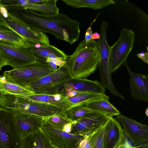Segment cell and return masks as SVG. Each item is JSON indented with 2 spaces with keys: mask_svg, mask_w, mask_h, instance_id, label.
Instances as JSON below:
<instances>
[{
  "mask_svg": "<svg viewBox=\"0 0 148 148\" xmlns=\"http://www.w3.org/2000/svg\"><path fill=\"white\" fill-rule=\"evenodd\" d=\"M8 12L27 27L42 32L49 33L71 45L79 40V23L61 13L48 16L19 5L5 6Z\"/></svg>",
  "mask_w": 148,
  "mask_h": 148,
  "instance_id": "cell-1",
  "label": "cell"
},
{
  "mask_svg": "<svg viewBox=\"0 0 148 148\" xmlns=\"http://www.w3.org/2000/svg\"><path fill=\"white\" fill-rule=\"evenodd\" d=\"M99 60L97 41L90 40L86 45L84 40L69 56L66 64L72 78L87 79L97 69Z\"/></svg>",
  "mask_w": 148,
  "mask_h": 148,
  "instance_id": "cell-2",
  "label": "cell"
},
{
  "mask_svg": "<svg viewBox=\"0 0 148 148\" xmlns=\"http://www.w3.org/2000/svg\"><path fill=\"white\" fill-rule=\"evenodd\" d=\"M0 107L8 109L34 115L46 119L65 110L53 105L28 101L20 96L5 94Z\"/></svg>",
  "mask_w": 148,
  "mask_h": 148,
  "instance_id": "cell-3",
  "label": "cell"
},
{
  "mask_svg": "<svg viewBox=\"0 0 148 148\" xmlns=\"http://www.w3.org/2000/svg\"><path fill=\"white\" fill-rule=\"evenodd\" d=\"M72 78L66 63L52 73L23 87L35 94L53 95L59 93L65 83Z\"/></svg>",
  "mask_w": 148,
  "mask_h": 148,
  "instance_id": "cell-4",
  "label": "cell"
},
{
  "mask_svg": "<svg viewBox=\"0 0 148 148\" xmlns=\"http://www.w3.org/2000/svg\"><path fill=\"white\" fill-rule=\"evenodd\" d=\"M108 23L102 21L100 26V38L97 41L99 55V68L101 83L114 96L117 95L119 92L116 88L112 81L110 65V49L106 38Z\"/></svg>",
  "mask_w": 148,
  "mask_h": 148,
  "instance_id": "cell-5",
  "label": "cell"
},
{
  "mask_svg": "<svg viewBox=\"0 0 148 148\" xmlns=\"http://www.w3.org/2000/svg\"><path fill=\"white\" fill-rule=\"evenodd\" d=\"M0 25L10 29L26 42L34 45L38 43L49 44V38L45 33L25 26L10 14L0 3Z\"/></svg>",
  "mask_w": 148,
  "mask_h": 148,
  "instance_id": "cell-6",
  "label": "cell"
},
{
  "mask_svg": "<svg viewBox=\"0 0 148 148\" xmlns=\"http://www.w3.org/2000/svg\"><path fill=\"white\" fill-rule=\"evenodd\" d=\"M13 111L0 107V148H22Z\"/></svg>",
  "mask_w": 148,
  "mask_h": 148,
  "instance_id": "cell-7",
  "label": "cell"
},
{
  "mask_svg": "<svg viewBox=\"0 0 148 148\" xmlns=\"http://www.w3.org/2000/svg\"><path fill=\"white\" fill-rule=\"evenodd\" d=\"M135 34L133 30L123 28L117 41L110 49V72L113 73L127 62L134 42Z\"/></svg>",
  "mask_w": 148,
  "mask_h": 148,
  "instance_id": "cell-8",
  "label": "cell"
},
{
  "mask_svg": "<svg viewBox=\"0 0 148 148\" xmlns=\"http://www.w3.org/2000/svg\"><path fill=\"white\" fill-rule=\"evenodd\" d=\"M54 71L47 63L39 62L32 65L3 72L9 81L23 86L52 73Z\"/></svg>",
  "mask_w": 148,
  "mask_h": 148,
  "instance_id": "cell-9",
  "label": "cell"
},
{
  "mask_svg": "<svg viewBox=\"0 0 148 148\" xmlns=\"http://www.w3.org/2000/svg\"><path fill=\"white\" fill-rule=\"evenodd\" d=\"M0 53L7 64L17 69L39 62L29 51L27 47L0 43Z\"/></svg>",
  "mask_w": 148,
  "mask_h": 148,
  "instance_id": "cell-10",
  "label": "cell"
},
{
  "mask_svg": "<svg viewBox=\"0 0 148 148\" xmlns=\"http://www.w3.org/2000/svg\"><path fill=\"white\" fill-rule=\"evenodd\" d=\"M123 132L135 145L148 143V127L121 114L116 116Z\"/></svg>",
  "mask_w": 148,
  "mask_h": 148,
  "instance_id": "cell-11",
  "label": "cell"
},
{
  "mask_svg": "<svg viewBox=\"0 0 148 148\" xmlns=\"http://www.w3.org/2000/svg\"><path fill=\"white\" fill-rule=\"evenodd\" d=\"M105 88L97 80L87 79L72 78L67 81L60 89L59 93L68 92L67 96L72 97L84 92L105 93Z\"/></svg>",
  "mask_w": 148,
  "mask_h": 148,
  "instance_id": "cell-12",
  "label": "cell"
},
{
  "mask_svg": "<svg viewBox=\"0 0 148 148\" xmlns=\"http://www.w3.org/2000/svg\"><path fill=\"white\" fill-rule=\"evenodd\" d=\"M41 129L52 145L59 148H75L84 135L74 134L56 129L45 122Z\"/></svg>",
  "mask_w": 148,
  "mask_h": 148,
  "instance_id": "cell-13",
  "label": "cell"
},
{
  "mask_svg": "<svg viewBox=\"0 0 148 148\" xmlns=\"http://www.w3.org/2000/svg\"><path fill=\"white\" fill-rule=\"evenodd\" d=\"M110 117L99 112L88 114L73 123L70 133L84 135L100 127Z\"/></svg>",
  "mask_w": 148,
  "mask_h": 148,
  "instance_id": "cell-14",
  "label": "cell"
},
{
  "mask_svg": "<svg viewBox=\"0 0 148 148\" xmlns=\"http://www.w3.org/2000/svg\"><path fill=\"white\" fill-rule=\"evenodd\" d=\"M129 76V84L131 95L135 100L148 101V76L132 71L127 61L124 65Z\"/></svg>",
  "mask_w": 148,
  "mask_h": 148,
  "instance_id": "cell-15",
  "label": "cell"
},
{
  "mask_svg": "<svg viewBox=\"0 0 148 148\" xmlns=\"http://www.w3.org/2000/svg\"><path fill=\"white\" fill-rule=\"evenodd\" d=\"M13 111L16 124L22 138L41 129L45 122V119L41 117Z\"/></svg>",
  "mask_w": 148,
  "mask_h": 148,
  "instance_id": "cell-16",
  "label": "cell"
},
{
  "mask_svg": "<svg viewBox=\"0 0 148 148\" xmlns=\"http://www.w3.org/2000/svg\"><path fill=\"white\" fill-rule=\"evenodd\" d=\"M57 0H46L44 3L32 4L27 3L25 0H1L3 6L19 5L35 11L38 12L45 16H53L58 15L59 9L56 5Z\"/></svg>",
  "mask_w": 148,
  "mask_h": 148,
  "instance_id": "cell-17",
  "label": "cell"
},
{
  "mask_svg": "<svg viewBox=\"0 0 148 148\" xmlns=\"http://www.w3.org/2000/svg\"><path fill=\"white\" fill-rule=\"evenodd\" d=\"M26 43L29 51L38 62L47 63L48 58L52 60L60 59L66 61L69 56L62 51L49 44H41L39 48H36L34 44L27 42Z\"/></svg>",
  "mask_w": 148,
  "mask_h": 148,
  "instance_id": "cell-18",
  "label": "cell"
},
{
  "mask_svg": "<svg viewBox=\"0 0 148 148\" xmlns=\"http://www.w3.org/2000/svg\"><path fill=\"white\" fill-rule=\"evenodd\" d=\"M120 123L113 117L107 121L105 136V148H115L119 143L123 133Z\"/></svg>",
  "mask_w": 148,
  "mask_h": 148,
  "instance_id": "cell-19",
  "label": "cell"
},
{
  "mask_svg": "<svg viewBox=\"0 0 148 148\" xmlns=\"http://www.w3.org/2000/svg\"><path fill=\"white\" fill-rule=\"evenodd\" d=\"M20 96L31 101L51 104L62 108L65 111L68 107L66 97L59 93L47 95L33 93Z\"/></svg>",
  "mask_w": 148,
  "mask_h": 148,
  "instance_id": "cell-20",
  "label": "cell"
},
{
  "mask_svg": "<svg viewBox=\"0 0 148 148\" xmlns=\"http://www.w3.org/2000/svg\"><path fill=\"white\" fill-rule=\"evenodd\" d=\"M52 145L41 128L22 139V148H52Z\"/></svg>",
  "mask_w": 148,
  "mask_h": 148,
  "instance_id": "cell-21",
  "label": "cell"
},
{
  "mask_svg": "<svg viewBox=\"0 0 148 148\" xmlns=\"http://www.w3.org/2000/svg\"><path fill=\"white\" fill-rule=\"evenodd\" d=\"M66 98L68 102V107L66 109L67 110L75 106H85L89 103L99 99H109V97L105 93L84 92Z\"/></svg>",
  "mask_w": 148,
  "mask_h": 148,
  "instance_id": "cell-22",
  "label": "cell"
},
{
  "mask_svg": "<svg viewBox=\"0 0 148 148\" xmlns=\"http://www.w3.org/2000/svg\"><path fill=\"white\" fill-rule=\"evenodd\" d=\"M0 43L27 47L26 42L18 34L9 28L0 25Z\"/></svg>",
  "mask_w": 148,
  "mask_h": 148,
  "instance_id": "cell-23",
  "label": "cell"
},
{
  "mask_svg": "<svg viewBox=\"0 0 148 148\" xmlns=\"http://www.w3.org/2000/svg\"><path fill=\"white\" fill-rule=\"evenodd\" d=\"M67 5L75 8H90L95 10L115 4L112 0H62Z\"/></svg>",
  "mask_w": 148,
  "mask_h": 148,
  "instance_id": "cell-24",
  "label": "cell"
},
{
  "mask_svg": "<svg viewBox=\"0 0 148 148\" xmlns=\"http://www.w3.org/2000/svg\"><path fill=\"white\" fill-rule=\"evenodd\" d=\"M109 99H99L89 103L85 106L94 111L105 113L110 117L121 114L120 112L109 101Z\"/></svg>",
  "mask_w": 148,
  "mask_h": 148,
  "instance_id": "cell-25",
  "label": "cell"
},
{
  "mask_svg": "<svg viewBox=\"0 0 148 148\" xmlns=\"http://www.w3.org/2000/svg\"><path fill=\"white\" fill-rule=\"evenodd\" d=\"M0 89L5 94L24 96L33 93L22 86L8 80L3 75L0 76Z\"/></svg>",
  "mask_w": 148,
  "mask_h": 148,
  "instance_id": "cell-26",
  "label": "cell"
},
{
  "mask_svg": "<svg viewBox=\"0 0 148 148\" xmlns=\"http://www.w3.org/2000/svg\"><path fill=\"white\" fill-rule=\"evenodd\" d=\"M45 122L54 128L62 131L66 125L73 123L64 111L58 112L46 119Z\"/></svg>",
  "mask_w": 148,
  "mask_h": 148,
  "instance_id": "cell-27",
  "label": "cell"
},
{
  "mask_svg": "<svg viewBox=\"0 0 148 148\" xmlns=\"http://www.w3.org/2000/svg\"><path fill=\"white\" fill-rule=\"evenodd\" d=\"M95 111L85 106H81L72 107L64 112L73 123L85 115Z\"/></svg>",
  "mask_w": 148,
  "mask_h": 148,
  "instance_id": "cell-28",
  "label": "cell"
},
{
  "mask_svg": "<svg viewBox=\"0 0 148 148\" xmlns=\"http://www.w3.org/2000/svg\"><path fill=\"white\" fill-rule=\"evenodd\" d=\"M107 121L94 133L90 148H105V136Z\"/></svg>",
  "mask_w": 148,
  "mask_h": 148,
  "instance_id": "cell-29",
  "label": "cell"
},
{
  "mask_svg": "<svg viewBox=\"0 0 148 148\" xmlns=\"http://www.w3.org/2000/svg\"><path fill=\"white\" fill-rule=\"evenodd\" d=\"M115 148H148V143L135 145L123 132L120 140Z\"/></svg>",
  "mask_w": 148,
  "mask_h": 148,
  "instance_id": "cell-30",
  "label": "cell"
},
{
  "mask_svg": "<svg viewBox=\"0 0 148 148\" xmlns=\"http://www.w3.org/2000/svg\"><path fill=\"white\" fill-rule=\"evenodd\" d=\"M97 130L85 135L79 140L78 145L75 148H90L93 135Z\"/></svg>",
  "mask_w": 148,
  "mask_h": 148,
  "instance_id": "cell-31",
  "label": "cell"
},
{
  "mask_svg": "<svg viewBox=\"0 0 148 148\" xmlns=\"http://www.w3.org/2000/svg\"><path fill=\"white\" fill-rule=\"evenodd\" d=\"M99 14H98L97 16L95 19L94 20L92 23H91L90 26L86 30L85 35L84 39L86 45L88 42L91 40V36L93 33L92 30L91 28V26L93 23L95 21Z\"/></svg>",
  "mask_w": 148,
  "mask_h": 148,
  "instance_id": "cell-32",
  "label": "cell"
},
{
  "mask_svg": "<svg viewBox=\"0 0 148 148\" xmlns=\"http://www.w3.org/2000/svg\"><path fill=\"white\" fill-rule=\"evenodd\" d=\"M136 56L141 59L144 63L148 64V53L144 52L138 53Z\"/></svg>",
  "mask_w": 148,
  "mask_h": 148,
  "instance_id": "cell-33",
  "label": "cell"
},
{
  "mask_svg": "<svg viewBox=\"0 0 148 148\" xmlns=\"http://www.w3.org/2000/svg\"><path fill=\"white\" fill-rule=\"evenodd\" d=\"M46 62L49 66L54 71L57 69V66L55 62L50 59L48 58Z\"/></svg>",
  "mask_w": 148,
  "mask_h": 148,
  "instance_id": "cell-34",
  "label": "cell"
},
{
  "mask_svg": "<svg viewBox=\"0 0 148 148\" xmlns=\"http://www.w3.org/2000/svg\"><path fill=\"white\" fill-rule=\"evenodd\" d=\"M46 0H25L28 3L32 4H39L44 3Z\"/></svg>",
  "mask_w": 148,
  "mask_h": 148,
  "instance_id": "cell-35",
  "label": "cell"
},
{
  "mask_svg": "<svg viewBox=\"0 0 148 148\" xmlns=\"http://www.w3.org/2000/svg\"><path fill=\"white\" fill-rule=\"evenodd\" d=\"M73 123H70L66 125L63 128L62 131L70 133L71 131L72 125Z\"/></svg>",
  "mask_w": 148,
  "mask_h": 148,
  "instance_id": "cell-36",
  "label": "cell"
},
{
  "mask_svg": "<svg viewBox=\"0 0 148 148\" xmlns=\"http://www.w3.org/2000/svg\"><path fill=\"white\" fill-rule=\"evenodd\" d=\"M6 65H7V64L0 53V69L1 70L2 68L3 67Z\"/></svg>",
  "mask_w": 148,
  "mask_h": 148,
  "instance_id": "cell-37",
  "label": "cell"
},
{
  "mask_svg": "<svg viewBox=\"0 0 148 148\" xmlns=\"http://www.w3.org/2000/svg\"><path fill=\"white\" fill-rule=\"evenodd\" d=\"M100 34L97 32H95L92 33L91 36V40H94L95 39H99L100 38Z\"/></svg>",
  "mask_w": 148,
  "mask_h": 148,
  "instance_id": "cell-38",
  "label": "cell"
},
{
  "mask_svg": "<svg viewBox=\"0 0 148 148\" xmlns=\"http://www.w3.org/2000/svg\"><path fill=\"white\" fill-rule=\"evenodd\" d=\"M5 96V93L0 89V104L3 101Z\"/></svg>",
  "mask_w": 148,
  "mask_h": 148,
  "instance_id": "cell-39",
  "label": "cell"
},
{
  "mask_svg": "<svg viewBox=\"0 0 148 148\" xmlns=\"http://www.w3.org/2000/svg\"><path fill=\"white\" fill-rule=\"evenodd\" d=\"M145 114L147 116H148V107H147L145 111Z\"/></svg>",
  "mask_w": 148,
  "mask_h": 148,
  "instance_id": "cell-40",
  "label": "cell"
},
{
  "mask_svg": "<svg viewBox=\"0 0 148 148\" xmlns=\"http://www.w3.org/2000/svg\"><path fill=\"white\" fill-rule=\"evenodd\" d=\"M52 148H59L54 145H52Z\"/></svg>",
  "mask_w": 148,
  "mask_h": 148,
  "instance_id": "cell-41",
  "label": "cell"
},
{
  "mask_svg": "<svg viewBox=\"0 0 148 148\" xmlns=\"http://www.w3.org/2000/svg\"><path fill=\"white\" fill-rule=\"evenodd\" d=\"M1 71V70L0 69V71Z\"/></svg>",
  "mask_w": 148,
  "mask_h": 148,
  "instance_id": "cell-42",
  "label": "cell"
},
{
  "mask_svg": "<svg viewBox=\"0 0 148 148\" xmlns=\"http://www.w3.org/2000/svg\"></svg>",
  "mask_w": 148,
  "mask_h": 148,
  "instance_id": "cell-43",
  "label": "cell"
}]
</instances>
